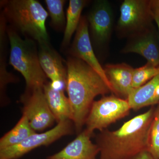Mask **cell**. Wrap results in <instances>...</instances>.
I'll list each match as a JSON object with an SVG mask.
<instances>
[{
    "mask_svg": "<svg viewBox=\"0 0 159 159\" xmlns=\"http://www.w3.org/2000/svg\"><path fill=\"white\" fill-rule=\"evenodd\" d=\"M66 89L72 112V121L77 134L81 132L95 97L111 92L109 86L95 70L81 60L69 57L66 62Z\"/></svg>",
    "mask_w": 159,
    "mask_h": 159,
    "instance_id": "6da1fadb",
    "label": "cell"
},
{
    "mask_svg": "<svg viewBox=\"0 0 159 159\" xmlns=\"http://www.w3.org/2000/svg\"><path fill=\"white\" fill-rule=\"evenodd\" d=\"M156 107L125 122L115 131L104 129L96 136L99 159H129L148 151L149 130Z\"/></svg>",
    "mask_w": 159,
    "mask_h": 159,
    "instance_id": "7a4b0ae2",
    "label": "cell"
},
{
    "mask_svg": "<svg viewBox=\"0 0 159 159\" xmlns=\"http://www.w3.org/2000/svg\"><path fill=\"white\" fill-rule=\"evenodd\" d=\"M1 6L6 20L39 44L49 43L46 21L48 13L36 0L2 1Z\"/></svg>",
    "mask_w": 159,
    "mask_h": 159,
    "instance_id": "3957f363",
    "label": "cell"
},
{
    "mask_svg": "<svg viewBox=\"0 0 159 159\" xmlns=\"http://www.w3.org/2000/svg\"><path fill=\"white\" fill-rule=\"evenodd\" d=\"M10 44L9 63L22 75L26 81V91L43 89L48 82L40 63L39 52L34 40L23 39L11 28L7 29Z\"/></svg>",
    "mask_w": 159,
    "mask_h": 159,
    "instance_id": "277c9868",
    "label": "cell"
},
{
    "mask_svg": "<svg viewBox=\"0 0 159 159\" xmlns=\"http://www.w3.org/2000/svg\"><path fill=\"white\" fill-rule=\"evenodd\" d=\"M131 109L127 99L114 95L103 97L93 102L86 119L85 129L92 134L96 129L101 131L128 116Z\"/></svg>",
    "mask_w": 159,
    "mask_h": 159,
    "instance_id": "5b68a950",
    "label": "cell"
},
{
    "mask_svg": "<svg viewBox=\"0 0 159 159\" xmlns=\"http://www.w3.org/2000/svg\"><path fill=\"white\" fill-rule=\"evenodd\" d=\"M117 29L120 35L129 37L152 28L154 20L148 0H125L120 8Z\"/></svg>",
    "mask_w": 159,
    "mask_h": 159,
    "instance_id": "8992f818",
    "label": "cell"
},
{
    "mask_svg": "<svg viewBox=\"0 0 159 159\" xmlns=\"http://www.w3.org/2000/svg\"><path fill=\"white\" fill-rule=\"evenodd\" d=\"M73 125L71 120H66L58 122L50 130L33 134L20 144L0 150V159H18L35 148L48 146L61 137L73 134Z\"/></svg>",
    "mask_w": 159,
    "mask_h": 159,
    "instance_id": "52a82bcc",
    "label": "cell"
},
{
    "mask_svg": "<svg viewBox=\"0 0 159 159\" xmlns=\"http://www.w3.org/2000/svg\"><path fill=\"white\" fill-rule=\"evenodd\" d=\"M23 114L29 120L31 128L40 132L51 127L55 120L47 102L43 89L26 91L20 98Z\"/></svg>",
    "mask_w": 159,
    "mask_h": 159,
    "instance_id": "ba28073f",
    "label": "cell"
},
{
    "mask_svg": "<svg viewBox=\"0 0 159 159\" xmlns=\"http://www.w3.org/2000/svg\"><path fill=\"white\" fill-rule=\"evenodd\" d=\"M87 19L93 43L99 48L105 47L110 39L113 26V15L109 2L106 0L96 1Z\"/></svg>",
    "mask_w": 159,
    "mask_h": 159,
    "instance_id": "9c48e42d",
    "label": "cell"
},
{
    "mask_svg": "<svg viewBox=\"0 0 159 159\" xmlns=\"http://www.w3.org/2000/svg\"><path fill=\"white\" fill-rule=\"evenodd\" d=\"M89 29L87 19L81 16L69 54L87 64L105 80L111 88L104 69L94 53Z\"/></svg>",
    "mask_w": 159,
    "mask_h": 159,
    "instance_id": "30bf717a",
    "label": "cell"
},
{
    "mask_svg": "<svg viewBox=\"0 0 159 159\" xmlns=\"http://www.w3.org/2000/svg\"><path fill=\"white\" fill-rule=\"evenodd\" d=\"M38 52L42 68L51 80L52 85L55 88L66 89L67 68L64 64L62 57L50 43L39 45Z\"/></svg>",
    "mask_w": 159,
    "mask_h": 159,
    "instance_id": "8fae6325",
    "label": "cell"
},
{
    "mask_svg": "<svg viewBox=\"0 0 159 159\" xmlns=\"http://www.w3.org/2000/svg\"><path fill=\"white\" fill-rule=\"evenodd\" d=\"M129 38L122 53L139 54L147 60L148 63L159 67V37L152 27Z\"/></svg>",
    "mask_w": 159,
    "mask_h": 159,
    "instance_id": "7c38bea8",
    "label": "cell"
},
{
    "mask_svg": "<svg viewBox=\"0 0 159 159\" xmlns=\"http://www.w3.org/2000/svg\"><path fill=\"white\" fill-rule=\"evenodd\" d=\"M93 136L84 129L62 150L49 156L47 159H97L99 149L91 141Z\"/></svg>",
    "mask_w": 159,
    "mask_h": 159,
    "instance_id": "4fadbf2b",
    "label": "cell"
},
{
    "mask_svg": "<svg viewBox=\"0 0 159 159\" xmlns=\"http://www.w3.org/2000/svg\"><path fill=\"white\" fill-rule=\"evenodd\" d=\"M103 69L111 92L119 98L127 99L134 89L133 77L134 69L125 63L108 64Z\"/></svg>",
    "mask_w": 159,
    "mask_h": 159,
    "instance_id": "5bb4252c",
    "label": "cell"
},
{
    "mask_svg": "<svg viewBox=\"0 0 159 159\" xmlns=\"http://www.w3.org/2000/svg\"><path fill=\"white\" fill-rule=\"evenodd\" d=\"M127 99L131 109L159 104V74L144 85L134 89Z\"/></svg>",
    "mask_w": 159,
    "mask_h": 159,
    "instance_id": "9a60e30c",
    "label": "cell"
},
{
    "mask_svg": "<svg viewBox=\"0 0 159 159\" xmlns=\"http://www.w3.org/2000/svg\"><path fill=\"white\" fill-rule=\"evenodd\" d=\"M43 92L50 109L57 123L66 120L72 121L70 104L63 89L55 88L48 81L43 87Z\"/></svg>",
    "mask_w": 159,
    "mask_h": 159,
    "instance_id": "2e32d148",
    "label": "cell"
},
{
    "mask_svg": "<svg viewBox=\"0 0 159 159\" xmlns=\"http://www.w3.org/2000/svg\"><path fill=\"white\" fill-rule=\"evenodd\" d=\"M35 133L36 132L31 128L27 116L23 114L15 126L0 139V150L20 144Z\"/></svg>",
    "mask_w": 159,
    "mask_h": 159,
    "instance_id": "e0dca14e",
    "label": "cell"
},
{
    "mask_svg": "<svg viewBox=\"0 0 159 159\" xmlns=\"http://www.w3.org/2000/svg\"><path fill=\"white\" fill-rule=\"evenodd\" d=\"M88 2L84 0H70L66 12V22L63 39V48H66L70 44L72 35L77 31L81 19L83 9Z\"/></svg>",
    "mask_w": 159,
    "mask_h": 159,
    "instance_id": "ac0fdd59",
    "label": "cell"
},
{
    "mask_svg": "<svg viewBox=\"0 0 159 159\" xmlns=\"http://www.w3.org/2000/svg\"><path fill=\"white\" fill-rule=\"evenodd\" d=\"M7 34V27L5 24L0 25V91L1 97L5 98L6 88L7 84L11 83L16 82V77L10 74L6 70V62L5 56V39Z\"/></svg>",
    "mask_w": 159,
    "mask_h": 159,
    "instance_id": "d6986e66",
    "label": "cell"
},
{
    "mask_svg": "<svg viewBox=\"0 0 159 159\" xmlns=\"http://www.w3.org/2000/svg\"><path fill=\"white\" fill-rule=\"evenodd\" d=\"M52 27L57 30L64 28L65 23L64 6V0H45Z\"/></svg>",
    "mask_w": 159,
    "mask_h": 159,
    "instance_id": "ffe728a7",
    "label": "cell"
},
{
    "mask_svg": "<svg viewBox=\"0 0 159 159\" xmlns=\"http://www.w3.org/2000/svg\"><path fill=\"white\" fill-rule=\"evenodd\" d=\"M148 151L154 158L159 159V104L156 107L149 130Z\"/></svg>",
    "mask_w": 159,
    "mask_h": 159,
    "instance_id": "44dd1931",
    "label": "cell"
},
{
    "mask_svg": "<svg viewBox=\"0 0 159 159\" xmlns=\"http://www.w3.org/2000/svg\"><path fill=\"white\" fill-rule=\"evenodd\" d=\"M159 74V67L147 63L141 67L134 69L133 87L138 88L144 85Z\"/></svg>",
    "mask_w": 159,
    "mask_h": 159,
    "instance_id": "7402d4cb",
    "label": "cell"
},
{
    "mask_svg": "<svg viewBox=\"0 0 159 159\" xmlns=\"http://www.w3.org/2000/svg\"><path fill=\"white\" fill-rule=\"evenodd\" d=\"M149 6L154 20L159 18V0H150Z\"/></svg>",
    "mask_w": 159,
    "mask_h": 159,
    "instance_id": "603a6c76",
    "label": "cell"
},
{
    "mask_svg": "<svg viewBox=\"0 0 159 159\" xmlns=\"http://www.w3.org/2000/svg\"><path fill=\"white\" fill-rule=\"evenodd\" d=\"M129 159H155L147 151H144Z\"/></svg>",
    "mask_w": 159,
    "mask_h": 159,
    "instance_id": "cb8c5ba5",
    "label": "cell"
},
{
    "mask_svg": "<svg viewBox=\"0 0 159 159\" xmlns=\"http://www.w3.org/2000/svg\"><path fill=\"white\" fill-rule=\"evenodd\" d=\"M154 20L155 21L156 23L157 26L158 27V34H159V18H157L154 19Z\"/></svg>",
    "mask_w": 159,
    "mask_h": 159,
    "instance_id": "d4e9b609",
    "label": "cell"
},
{
    "mask_svg": "<svg viewBox=\"0 0 159 159\" xmlns=\"http://www.w3.org/2000/svg\"></svg>",
    "mask_w": 159,
    "mask_h": 159,
    "instance_id": "484cf974",
    "label": "cell"
}]
</instances>
